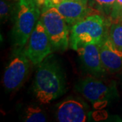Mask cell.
<instances>
[{"label": "cell", "instance_id": "3957f363", "mask_svg": "<svg viewBox=\"0 0 122 122\" xmlns=\"http://www.w3.org/2000/svg\"><path fill=\"white\" fill-rule=\"evenodd\" d=\"M111 24L99 12L91 14L71 27L69 47L77 51L86 44L99 45L108 33Z\"/></svg>", "mask_w": 122, "mask_h": 122}, {"label": "cell", "instance_id": "7c38bea8", "mask_svg": "<svg viewBox=\"0 0 122 122\" xmlns=\"http://www.w3.org/2000/svg\"><path fill=\"white\" fill-rule=\"evenodd\" d=\"M23 122H45L48 121L47 114L38 105H30L24 109L22 115Z\"/></svg>", "mask_w": 122, "mask_h": 122}, {"label": "cell", "instance_id": "d6986e66", "mask_svg": "<svg viewBox=\"0 0 122 122\" xmlns=\"http://www.w3.org/2000/svg\"><path fill=\"white\" fill-rule=\"evenodd\" d=\"M10 1H18V0H10Z\"/></svg>", "mask_w": 122, "mask_h": 122}, {"label": "cell", "instance_id": "9a60e30c", "mask_svg": "<svg viewBox=\"0 0 122 122\" xmlns=\"http://www.w3.org/2000/svg\"><path fill=\"white\" fill-rule=\"evenodd\" d=\"M115 1L116 0H94V8L109 20Z\"/></svg>", "mask_w": 122, "mask_h": 122}, {"label": "cell", "instance_id": "9c48e42d", "mask_svg": "<svg viewBox=\"0 0 122 122\" xmlns=\"http://www.w3.org/2000/svg\"><path fill=\"white\" fill-rule=\"evenodd\" d=\"M84 69L91 75L100 78L107 72L101 61L99 46L96 44H86L77 50Z\"/></svg>", "mask_w": 122, "mask_h": 122}, {"label": "cell", "instance_id": "5bb4252c", "mask_svg": "<svg viewBox=\"0 0 122 122\" xmlns=\"http://www.w3.org/2000/svg\"><path fill=\"white\" fill-rule=\"evenodd\" d=\"M108 35L115 46L122 51V21L111 23Z\"/></svg>", "mask_w": 122, "mask_h": 122}, {"label": "cell", "instance_id": "ba28073f", "mask_svg": "<svg viewBox=\"0 0 122 122\" xmlns=\"http://www.w3.org/2000/svg\"><path fill=\"white\" fill-rule=\"evenodd\" d=\"M86 102L78 98L69 97L57 105L55 117L59 122H85L89 119Z\"/></svg>", "mask_w": 122, "mask_h": 122}, {"label": "cell", "instance_id": "277c9868", "mask_svg": "<svg viewBox=\"0 0 122 122\" xmlns=\"http://www.w3.org/2000/svg\"><path fill=\"white\" fill-rule=\"evenodd\" d=\"M40 20L44 25L52 45L53 51L64 52L69 46L68 25L56 8L41 11Z\"/></svg>", "mask_w": 122, "mask_h": 122}, {"label": "cell", "instance_id": "7a4b0ae2", "mask_svg": "<svg viewBox=\"0 0 122 122\" xmlns=\"http://www.w3.org/2000/svg\"><path fill=\"white\" fill-rule=\"evenodd\" d=\"M41 14V10L36 0H18L11 33L14 52L22 50L25 47Z\"/></svg>", "mask_w": 122, "mask_h": 122}, {"label": "cell", "instance_id": "5b68a950", "mask_svg": "<svg viewBox=\"0 0 122 122\" xmlns=\"http://www.w3.org/2000/svg\"><path fill=\"white\" fill-rule=\"evenodd\" d=\"M75 89L94 105L107 104L118 96L115 83H107L92 75L79 80Z\"/></svg>", "mask_w": 122, "mask_h": 122}, {"label": "cell", "instance_id": "8992f818", "mask_svg": "<svg viewBox=\"0 0 122 122\" xmlns=\"http://www.w3.org/2000/svg\"><path fill=\"white\" fill-rule=\"evenodd\" d=\"M30 62L23 50L14 52V57L3 75L2 83L5 91L12 92L22 86L29 74Z\"/></svg>", "mask_w": 122, "mask_h": 122}, {"label": "cell", "instance_id": "30bf717a", "mask_svg": "<svg viewBox=\"0 0 122 122\" xmlns=\"http://www.w3.org/2000/svg\"><path fill=\"white\" fill-rule=\"evenodd\" d=\"M101 61L107 72L114 73L122 69V51L109 38L108 33L99 45Z\"/></svg>", "mask_w": 122, "mask_h": 122}, {"label": "cell", "instance_id": "ffe728a7", "mask_svg": "<svg viewBox=\"0 0 122 122\" xmlns=\"http://www.w3.org/2000/svg\"><path fill=\"white\" fill-rule=\"evenodd\" d=\"M37 1H41V0H36Z\"/></svg>", "mask_w": 122, "mask_h": 122}, {"label": "cell", "instance_id": "e0dca14e", "mask_svg": "<svg viewBox=\"0 0 122 122\" xmlns=\"http://www.w3.org/2000/svg\"><path fill=\"white\" fill-rule=\"evenodd\" d=\"M73 1H78V2L82 3V4L85 5H88V0H73Z\"/></svg>", "mask_w": 122, "mask_h": 122}, {"label": "cell", "instance_id": "4fadbf2b", "mask_svg": "<svg viewBox=\"0 0 122 122\" xmlns=\"http://www.w3.org/2000/svg\"><path fill=\"white\" fill-rule=\"evenodd\" d=\"M17 1L0 0V19L4 23L13 17Z\"/></svg>", "mask_w": 122, "mask_h": 122}, {"label": "cell", "instance_id": "ac0fdd59", "mask_svg": "<svg viewBox=\"0 0 122 122\" xmlns=\"http://www.w3.org/2000/svg\"><path fill=\"white\" fill-rule=\"evenodd\" d=\"M88 5L92 8H94V0H88Z\"/></svg>", "mask_w": 122, "mask_h": 122}, {"label": "cell", "instance_id": "2e32d148", "mask_svg": "<svg viewBox=\"0 0 122 122\" xmlns=\"http://www.w3.org/2000/svg\"><path fill=\"white\" fill-rule=\"evenodd\" d=\"M109 21L111 23L122 21V0H116Z\"/></svg>", "mask_w": 122, "mask_h": 122}, {"label": "cell", "instance_id": "8fae6325", "mask_svg": "<svg viewBox=\"0 0 122 122\" xmlns=\"http://www.w3.org/2000/svg\"><path fill=\"white\" fill-rule=\"evenodd\" d=\"M54 8L57 9L70 27L96 10L88 5L73 0H65Z\"/></svg>", "mask_w": 122, "mask_h": 122}, {"label": "cell", "instance_id": "6da1fadb", "mask_svg": "<svg viewBox=\"0 0 122 122\" xmlns=\"http://www.w3.org/2000/svg\"><path fill=\"white\" fill-rule=\"evenodd\" d=\"M35 98L41 104H49L66 92V79L61 64L50 54L37 66L33 86Z\"/></svg>", "mask_w": 122, "mask_h": 122}, {"label": "cell", "instance_id": "52a82bcc", "mask_svg": "<svg viewBox=\"0 0 122 122\" xmlns=\"http://www.w3.org/2000/svg\"><path fill=\"white\" fill-rule=\"evenodd\" d=\"M23 51L34 65H38L52 53L50 41L40 19L32 31Z\"/></svg>", "mask_w": 122, "mask_h": 122}]
</instances>
